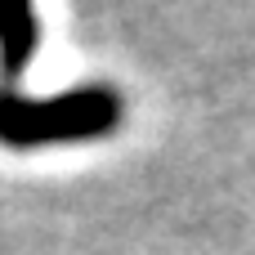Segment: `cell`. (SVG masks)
<instances>
[{"instance_id": "obj_2", "label": "cell", "mask_w": 255, "mask_h": 255, "mask_svg": "<svg viewBox=\"0 0 255 255\" xmlns=\"http://www.w3.org/2000/svg\"><path fill=\"white\" fill-rule=\"evenodd\" d=\"M36 49V13L27 4H0V76L18 81V72L27 67Z\"/></svg>"}, {"instance_id": "obj_1", "label": "cell", "mask_w": 255, "mask_h": 255, "mask_svg": "<svg viewBox=\"0 0 255 255\" xmlns=\"http://www.w3.org/2000/svg\"><path fill=\"white\" fill-rule=\"evenodd\" d=\"M121 117V103L112 90H72L58 99H22L13 90H0V143L9 148H36V143H63V139H94L108 134Z\"/></svg>"}]
</instances>
